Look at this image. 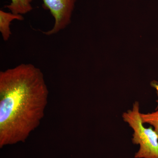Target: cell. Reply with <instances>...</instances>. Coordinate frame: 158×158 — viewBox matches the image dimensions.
I'll use <instances>...</instances> for the list:
<instances>
[{"instance_id":"obj_6","label":"cell","mask_w":158,"mask_h":158,"mask_svg":"<svg viewBox=\"0 0 158 158\" xmlns=\"http://www.w3.org/2000/svg\"><path fill=\"white\" fill-rule=\"evenodd\" d=\"M141 120L143 123H148L152 126L158 136V108L155 112L151 113H141Z\"/></svg>"},{"instance_id":"obj_7","label":"cell","mask_w":158,"mask_h":158,"mask_svg":"<svg viewBox=\"0 0 158 158\" xmlns=\"http://www.w3.org/2000/svg\"><path fill=\"white\" fill-rule=\"evenodd\" d=\"M152 86L154 88H155L156 92L157 94L158 97V83L156 81H153L151 83ZM157 103V107L158 108V99L156 101Z\"/></svg>"},{"instance_id":"obj_2","label":"cell","mask_w":158,"mask_h":158,"mask_svg":"<svg viewBox=\"0 0 158 158\" xmlns=\"http://www.w3.org/2000/svg\"><path fill=\"white\" fill-rule=\"evenodd\" d=\"M122 117L134 130L133 144L140 145L135 158H158V135L152 128H146L143 125L139 102H135L132 109L123 113Z\"/></svg>"},{"instance_id":"obj_5","label":"cell","mask_w":158,"mask_h":158,"mask_svg":"<svg viewBox=\"0 0 158 158\" xmlns=\"http://www.w3.org/2000/svg\"><path fill=\"white\" fill-rule=\"evenodd\" d=\"M34 0H11L9 5L5 8L10 10L11 13L23 15L27 14L33 9L32 3Z\"/></svg>"},{"instance_id":"obj_1","label":"cell","mask_w":158,"mask_h":158,"mask_svg":"<svg viewBox=\"0 0 158 158\" xmlns=\"http://www.w3.org/2000/svg\"><path fill=\"white\" fill-rule=\"evenodd\" d=\"M49 91L43 73L31 64L0 72V144L25 141L44 116Z\"/></svg>"},{"instance_id":"obj_3","label":"cell","mask_w":158,"mask_h":158,"mask_svg":"<svg viewBox=\"0 0 158 158\" xmlns=\"http://www.w3.org/2000/svg\"><path fill=\"white\" fill-rule=\"evenodd\" d=\"M77 0H43L44 7L48 9L55 19L51 34H56L70 24Z\"/></svg>"},{"instance_id":"obj_4","label":"cell","mask_w":158,"mask_h":158,"mask_svg":"<svg viewBox=\"0 0 158 158\" xmlns=\"http://www.w3.org/2000/svg\"><path fill=\"white\" fill-rule=\"evenodd\" d=\"M22 21L23 17L22 15H16L10 12L0 10V31L5 41H7L10 38L11 33L10 25L13 20Z\"/></svg>"}]
</instances>
